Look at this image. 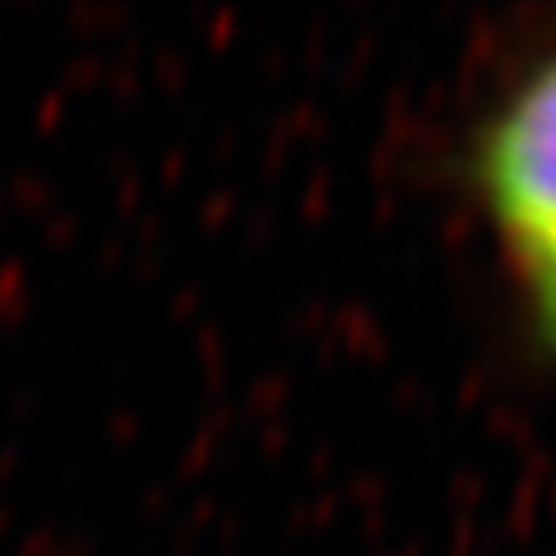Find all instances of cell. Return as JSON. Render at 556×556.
Segmentation results:
<instances>
[{"instance_id":"1","label":"cell","mask_w":556,"mask_h":556,"mask_svg":"<svg viewBox=\"0 0 556 556\" xmlns=\"http://www.w3.org/2000/svg\"><path fill=\"white\" fill-rule=\"evenodd\" d=\"M475 174L532 330L556 355V50L486 119Z\"/></svg>"}]
</instances>
